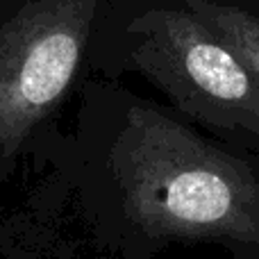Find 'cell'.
<instances>
[{"mask_svg": "<svg viewBox=\"0 0 259 259\" xmlns=\"http://www.w3.org/2000/svg\"><path fill=\"white\" fill-rule=\"evenodd\" d=\"M9 259H27V257H9Z\"/></svg>", "mask_w": 259, "mask_h": 259, "instance_id": "obj_5", "label": "cell"}, {"mask_svg": "<svg viewBox=\"0 0 259 259\" xmlns=\"http://www.w3.org/2000/svg\"><path fill=\"white\" fill-rule=\"evenodd\" d=\"M134 71L196 125L259 143V80L248 62L182 0H148L121 34Z\"/></svg>", "mask_w": 259, "mask_h": 259, "instance_id": "obj_3", "label": "cell"}, {"mask_svg": "<svg viewBox=\"0 0 259 259\" xmlns=\"http://www.w3.org/2000/svg\"><path fill=\"white\" fill-rule=\"evenodd\" d=\"M193 14L202 18L216 34H221L255 71L259 80V16L248 9L221 0H182Z\"/></svg>", "mask_w": 259, "mask_h": 259, "instance_id": "obj_4", "label": "cell"}, {"mask_svg": "<svg viewBox=\"0 0 259 259\" xmlns=\"http://www.w3.org/2000/svg\"><path fill=\"white\" fill-rule=\"evenodd\" d=\"M36 168V214L71 216L100 259H157L175 246L259 259V150L207 137L118 77L82 87Z\"/></svg>", "mask_w": 259, "mask_h": 259, "instance_id": "obj_1", "label": "cell"}, {"mask_svg": "<svg viewBox=\"0 0 259 259\" xmlns=\"http://www.w3.org/2000/svg\"><path fill=\"white\" fill-rule=\"evenodd\" d=\"M148 0H0V182L39 164L94 77L121 75V34Z\"/></svg>", "mask_w": 259, "mask_h": 259, "instance_id": "obj_2", "label": "cell"}]
</instances>
